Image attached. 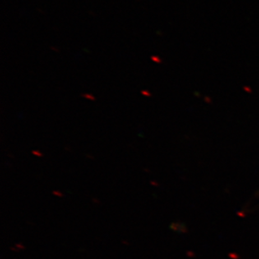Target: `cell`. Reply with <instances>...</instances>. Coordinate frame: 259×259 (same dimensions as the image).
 Here are the masks:
<instances>
[{"label": "cell", "instance_id": "1", "mask_svg": "<svg viewBox=\"0 0 259 259\" xmlns=\"http://www.w3.org/2000/svg\"><path fill=\"white\" fill-rule=\"evenodd\" d=\"M82 97H83V98H87V99H90V100L92 101H95V98H94L93 96L89 95V94H83Z\"/></svg>", "mask_w": 259, "mask_h": 259}, {"label": "cell", "instance_id": "2", "mask_svg": "<svg viewBox=\"0 0 259 259\" xmlns=\"http://www.w3.org/2000/svg\"><path fill=\"white\" fill-rule=\"evenodd\" d=\"M152 61H155V62H160V61H159V59L158 58V57H154V56H153V57H151Z\"/></svg>", "mask_w": 259, "mask_h": 259}, {"label": "cell", "instance_id": "3", "mask_svg": "<svg viewBox=\"0 0 259 259\" xmlns=\"http://www.w3.org/2000/svg\"><path fill=\"white\" fill-rule=\"evenodd\" d=\"M142 94L144 96H150L151 94L148 92V91H142Z\"/></svg>", "mask_w": 259, "mask_h": 259}]
</instances>
